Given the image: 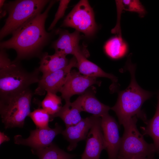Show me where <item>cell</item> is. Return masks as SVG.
<instances>
[{
  "label": "cell",
  "instance_id": "11",
  "mask_svg": "<svg viewBox=\"0 0 159 159\" xmlns=\"http://www.w3.org/2000/svg\"><path fill=\"white\" fill-rule=\"evenodd\" d=\"M101 125L109 159H117L121 141L118 123L108 113L101 117Z\"/></svg>",
  "mask_w": 159,
  "mask_h": 159
},
{
  "label": "cell",
  "instance_id": "26",
  "mask_svg": "<svg viewBox=\"0 0 159 159\" xmlns=\"http://www.w3.org/2000/svg\"><path fill=\"white\" fill-rule=\"evenodd\" d=\"M10 140L9 137L5 135L3 132H0V144L1 145L3 143L7 142Z\"/></svg>",
  "mask_w": 159,
  "mask_h": 159
},
{
  "label": "cell",
  "instance_id": "9",
  "mask_svg": "<svg viewBox=\"0 0 159 159\" xmlns=\"http://www.w3.org/2000/svg\"><path fill=\"white\" fill-rule=\"evenodd\" d=\"M53 128L49 127L44 128H37L30 131V135L24 139L20 135H17L14 138L15 144L26 145L32 149H37L47 147L51 143L56 136L61 133L62 127L56 123Z\"/></svg>",
  "mask_w": 159,
  "mask_h": 159
},
{
  "label": "cell",
  "instance_id": "16",
  "mask_svg": "<svg viewBox=\"0 0 159 159\" xmlns=\"http://www.w3.org/2000/svg\"><path fill=\"white\" fill-rule=\"evenodd\" d=\"M95 90L93 88L91 90L88 89L77 98L80 102L82 111L101 117L108 113L111 108L100 102L95 97Z\"/></svg>",
  "mask_w": 159,
  "mask_h": 159
},
{
  "label": "cell",
  "instance_id": "14",
  "mask_svg": "<svg viewBox=\"0 0 159 159\" xmlns=\"http://www.w3.org/2000/svg\"><path fill=\"white\" fill-rule=\"evenodd\" d=\"M95 116L82 118L75 125L66 127L61 134L69 143L67 150L71 151L77 147L79 141L85 140L92 125Z\"/></svg>",
  "mask_w": 159,
  "mask_h": 159
},
{
  "label": "cell",
  "instance_id": "6",
  "mask_svg": "<svg viewBox=\"0 0 159 159\" xmlns=\"http://www.w3.org/2000/svg\"><path fill=\"white\" fill-rule=\"evenodd\" d=\"M137 118L132 117L122 125L124 131L118 153L117 159L133 157H150L156 152L153 144L144 140L137 129Z\"/></svg>",
  "mask_w": 159,
  "mask_h": 159
},
{
  "label": "cell",
  "instance_id": "7",
  "mask_svg": "<svg viewBox=\"0 0 159 159\" xmlns=\"http://www.w3.org/2000/svg\"><path fill=\"white\" fill-rule=\"evenodd\" d=\"M61 26L73 28L87 37L92 36L97 28L93 9L88 1H80L66 16Z\"/></svg>",
  "mask_w": 159,
  "mask_h": 159
},
{
  "label": "cell",
  "instance_id": "15",
  "mask_svg": "<svg viewBox=\"0 0 159 159\" xmlns=\"http://www.w3.org/2000/svg\"><path fill=\"white\" fill-rule=\"evenodd\" d=\"M74 56L77 61L76 67L78 72L82 74L95 78H108L112 80L113 85L116 84L117 79L116 77L105 72L97 65L88 60L82 51L76 52Z\"/></svg>",
  "mask_w": 159,
  "mask_h": 159
},
{
  "label": "cell",
  "instance_id": "21",
  "mask_svg": "<svg viewBox=\"0 0 159 159\" xmlns=\"http://www.w3.org/2000/svg\"><path fill=\"white\" fill-rule=\"evenodd\" d=\"M32 153L39 159H72L75 155L68 153L52 143L44 148L32 149Z\"/></svg>",
  "mask_w": 159,
  "mask_h": 159
},
{
  "label": "cell",
  "instance_id": "23",
  "mask_svg": "<svg viewBox=\"0 0 159 159\" xmlns=\"http://www.w3.org/2000/svg\"><path fill=\"white\" fill-rule=\"evenodd\" d=\"M115 2L117 8L122 12L123 10L136 12L141 17H143L145 15L146 10L139 0H116Z\"/></svg>",
  "mask_w": 159,
  "mask_h": 159
},
{
  "label": "cell",
  "instance_id": "18",
  "mask_svg": "<svg viewBox=\"0 0 159 159\" xmlns=\"http://www.w3.org/2000/svg\"><path fill=\"white\" fill-rule=\"evenodd\" d=\"M82 112L80 102L77 98L73 102H65L59 111L52 117V120L55 117L61 118L64 123L66 127L76 125L82 118L80 115Z\"/></svg>",
  "mask_w": 159,
  "mask_h": 159
},
{
  "label": "cell",
  "instance_id": "13",
  "mask_svg": "<svg viewBox=\"0 0 159 159\" xmlns=\"http://www.w3.org/2000/svg\"><path fill=\"white\" fill-rule=\"evenodd\" d=\"M59 37L52 43V47L54 49L55 53L62 54L66 56L74 54L81 50L79 44L81 39L80 32L75 30L70 33L68 31L58 29L55 32Z\"/></svg>",
  "mask_w": 159,
  "mask_h": 159
},
{
  "label": "cell",
  "instance_id": "12",
  "mask_svg": "<svg viewBox=\"0 0 159 159\" xmlns=\"http://www.w3.org/2000/svg\"><path fill=\"white\" fill-rule=\"evenodd\" d=\"M101 122V117L95 116L86 139L85 147L81 159H99L102 151L106 149Z\"/></svg>",
  "mask_w": 159,
  "mask_h": 159
},
{
  "label": "cell",
  "instance_id": "5",
  "mask_svg": "<svg viewBox=\"0 0 159 159\" xmlns=\"http://www.w3.org/2000/svg\"><path fill=\"white\" fill-rule=\"evenodd\" d=\"M40 72L38 68L29 72L22 67L20 61H11L0 69V95L22 92L38 83Z\"/></svg>",
  "mask_w": 159,
  "mask_h": 159
},
{
  "label": "cell",
  "instance_id": "4",
  "mask_svg": "<svg viewBox=\"0 0 159 159\" xmlns=\"http://www.w3.org/2000/svg\"><path fill=\"white\" fill-rule=\"evenodd\" d=\"M34 93L29 89L22 92L0 95V113L6 129L23 127L31 112Z\"/></svg>",
  "mask_w": 159,
  "mask_h": 159
},
{
  "label": "cell",
  "instance_id": "8",
  "mask_svg": "<svg viewBox=\"0 0 159 159\" xmlns=\"http://www.w3.org/2000/svg\"><path fill=\"white\" fill-rule=\"evenodd\" d=\"M77 59L74 56L69 60L64 68L45 75H42L38 82L34 94L42 96L47 92L56 94L59 92L68 77L72 67H76Z\"/></svg>",
  "mask_w": 159,
  "mask_h": 159
},
{
  "label": "cell",
  "instance_id": "22",
  "mask_svg": "<svg viewBox=\"0 0 159 159\" xmlns=\"http://www.w3.org/2000/svg\"><path fill=\"white\" fill-rule=\"evenodd\" d=\"M46 93L41 105L42 108L50 115L52 120V116L57 113L62 107V99L56 94L50 92Z\"/></svg>",
  "mask_w": 159,
  "mask_h": 159
},
{
  "label": "cell",
  "instance_id": "19",
  "mask_svg": "<svg viewBox=\"0 0 159 159\" xmlns=\"http://www.w3.org/2000/svg\"><path fill=\"white\" fill-rule=\"evenodd\" d=\"M157 104L153 117L145 123V127H142L143 135L150 137L153 141L156 152L159 153V90L157 95Z\"/></svg>",
  "mask_w": 159,
  "mask_h": 159
},
{
  "label": "cell",
  "instance_id": "25",
  "mask_svg": "<svg viewBox=\"0 0 159 159\" xmlns=\"http://www.w3.org/2000/svg\"><path fill=\"white\" fill-rule=\"evenodd\" d=\"M70 1V0H61L60 1L59 6L55 14L54 18L48 28L49 31L52 30L58 21L64 16Z\"/></svg>",
  "mask_w": 159,
  "mask_h": 159
},
{
  "label": "cell",
  "instance_id": "3",
  "mask_svg": "<svg viewBox=\"0 0 159 159\" xmlns=\"http://www.w3.org/2000/svg\"><path fill=\"white\" fill-rule=\"evenodd\" d=\"M47 0H19L5 3L0 0V5L8 13L4 25L0 31V38L12 34L39 14L49 2Z\"/></svg>",
  "mask_w": 159,
  "mask_h": 159
},
{
  "label": "cell",
  "instance_id": "27",
  "mask_svg": "<svg viewBox=\"0 0 159 159\" xmlns=\"http://www.w3.org/2000/svg\"><path fill=\"white\" fill-rule=\"evenodd\" d=\"M118 159H154V156L150 157H133L125 158H120Z\"/></svg>",
  "mask_w": 159,
  "mask_h": 159
},
{
  "label": "cell",
  "instance_id": "20",
  "mask_svg": "<svg viewBox=\"0 0 159 159\" xmlns=\"http://www.w3.org/2000/svg\"><path fill=\"white\" fill-rule=\"evenodd\" d=\"M104 49L106 54L110 57L118 59L125 54L127 46L122 36L118 35L108 40L104 46Z\"/></svg>",
  "mask_w": 159,
  "mask_h": 159
},
{
  "label": "cell",
  "instance_id": "2",
  "mask_svg": "<svg viewBox=\"0 0 159 159\" xmlns=\"http://www.w3.org/2000/svg\"><path fill=\"white\" fill-rule=\"evenodd\" d=\"M131 75L130 83L125 90L118 92L115 105L111 108L117 116L119 124L123 125L135 117L145 123L148 120L146 115L141 110L144 102L153 96L151 92L142 88L137 83L135 78V66L131 63L129 58L125 65Z\"/></svg>",
  "mask_w": 159,
  "mask_h": 159
},
{
  "label": "cell",
  "instance_id": "24",
  "mask_svg": "<svg viewBox=\"0 0 159 159\" xmlns=\"http://www.w3.org/2000/svg\"><path fill=\"white\" fill-rule=\"evenodd\" d=\"M28 117L31 118L37 128L48 127L49 122L52 121L50 115L42 108L34 110L30 112Z\"/></svg>",
  "mask_w": 159,
  "mask_h": 159
},
{
  "label": "cell",
  "instance_id": "17",
  "mask_svg": "<svg viewBox=\"0 0 159 159\" xmlns=\"http://www.w3.org/2000/svg\"><path fill=\"white\" fill-rule=\"evenodd\" d=\"M39 58L40 65L38 69L42 75L62 69L69 62L66 55L57 53L55 52L52 55H49L47 52L42 53Z\"/></svg>",
  "mask_w": 159,
  "mask_h": 159
},
{
  "label": "cell",
  "instance_id": "1",
  "mask_svg": "<svg viewBox=\"0 0 159 159\" xmlns=\"http://www.w3.org/2000/svg\"><path fill=\"white\" fill-rule=\"evenodd\" d=\"M57 1H50L46 9L14 32L9 39L0 43V49H13L17 54L16 61L39 57L48 43L52 32H48L45 24L49 11Z\"/></svg>",
  "mask_w": 159,
  "mask_h": 159
},
{
  "label": "cell",
  "instance_id": "10",
  "mask_svg": "<svg viewBox=\"0 0 159 159\" xmlns=\"http://www.w3.org/2000/svg\"><path fill=\"white\" fill-rule=\"evenodd\" d=\"M97 78L84 75L75 70L71 71L64 84L59 91L65 102L70 101L71 97L75 95L84 94L93 85L100 84Z\"/></svg>",
  "mask_w": 159,
  "mask_h": 159
},
{
  "label": "cell",
  "instance_id": "28",
  "mask_svg": "<svg viewBox=\"0 0 159 159\" xmlns=\"http://www.w3.org/2000/svg\"><path fill=\"white\" fill-rule=\"evenodd\" d=\"M81 159H82L81 158Z\"/></svg>",
  "mask_w": 159,
  "mask_h": 159
}]
</instances>
